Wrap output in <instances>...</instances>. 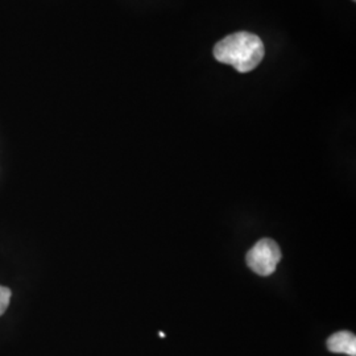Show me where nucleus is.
Returning <instances> with one entry per match:
<instances>
[{
	"label": "nucleus",
	"instance_id": "obj_3",
	"mask_svg": "<svg viewBox=\"0 0 356 356\" xmlns=\"http://www.w3.org/2000/svg\"><path fill=\"white\" fill-rule=\"evenodd\" d=\"M327 348L334 354L356 356V337L350 331H338L327 339Z\"/></svg>",
	"mask_w": 356,
	"mask_h": 356
},
{
	"label": "nucleus",
	"instance_id": "obj_2",
	"mask_svg": "<svg viewBox=\"0 0 356 356\" xmlns=\"http://www.w3.org/2000/svg\"><path fill=\"white\" fill-rule=\"evenodd\" d=\"M247 266L259 276L272 275L281 260L279 244L272 239H261L247 254Z\"/></svg>",
	"mask_w": 356,
	"mask_h": 356
},
{
	"label": "nucleus",
	"instance_id": "obj_4",
	"mask_svg": "<svg viewBox=\"0 0 356 356\" xmlns=\"http://www.w3.org/2000/svg\"><path fill=\"white\" fill-rule=\"evenodd\" d=\"M11 296H13L11 289L0 285V316H3L6 313L7 307L10 305V301H11Z\"/></svg>",
	"mask_w": 356,
	"mask_h": 356
},
{
	"label": "nucleus",
	"instance_id": "obj_1",
	"mask_svg": "<svg viewBox=\"0 0 356 356\" xmlns=\"http://www.w3.org/2000/svg\"><path fill=\"white\" fill-rule=\"evenodd\" d=\"M213 53L219 63L231 65L239 73H248L263 61L266 48L259 36L248 32H238L220 40Z\"/></svg>",
	"mask_w": 356,
	"mask_h": 356
}]
</instances>
